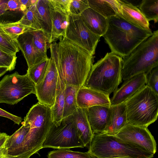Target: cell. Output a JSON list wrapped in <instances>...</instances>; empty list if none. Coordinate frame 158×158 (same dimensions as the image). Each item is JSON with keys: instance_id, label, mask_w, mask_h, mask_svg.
<instances>
[{"instance_id": "cell-39", "label": "cell", "mask_w": 158, "mask_h": 158, "mask_svg": "<svg viewBox=\"0 0 158 158\" xmlns=\"http://www.w3.org/2000/svg\"><path fill=\"white\" fill-rule=\"evenodd\" d=\"M0 116L5 117L13 121L15 124L19 125L22 120L21 117L13 114L0 108Z\"/></svg>"}, {"instance_id": "cell-1", "label": "cell", "mask_w": 158, "mask_h": 158, "mask_svg": "<svg viewBox=\"0 0 158 158\" xmlns=\"http://www.w3.org/2000/svg\"><path fill=\"white\" fill-rule=\"evenodd\" d=\"M51 58L59 77L65 85L80 88L84 86L94 61L90 54L65 37L50 46Z\"/></svg>"}, {"instance_id": "cell-18", "label": "cell", "mask_w": 158, "mask_h": 158, "mask_svg": "<svg viewBox=\"0 0 158 158\" xmlns=\"http://www.w3.org/2000/svg\"><path fill=\"white\" fill-rule=\"evenodd\" d=\"M80 16L85 24L93 33L100 37L105 33L108 26L107 18L89 7Z\"/></svg>"}, {"instance_id": "cell-14", "label": "cell", "mask_w": 158, "mask_h": 158, "mask_svg": "<svg viewBox=\"0 0 158 158\" xmlns=\"http://www.w3.org/2000/svg\"><path fill=\"white\" fill-rule=\"evenodd\" d=\"M110 106H96L84 108L94 134L105 132L108 124Z\"/></svg>"}, {"instance_id": "cell-4", "label": "cell", "mask_w": 158, "mask_h": 158, "mask_svg": "<svg viewBox=\"0 0 158 158\" xmlns=\"http://www.w3.org/2000/svg\"><path fill=\"white\" fill-rule=\"evenodd\" d=\"M22 123H28L30 127L19 157L30 158L42 148L52 123L51 107L38 102L31 107Z\"/></svg>"}, {"instance_id": "cell-27", "label": "cell", "mask_w": 158, "mask_h": 158, "mask_svg": "<svg viewBox=\"0 0 158 158\" xmlns=\"http://www.w3.org/2000/svg\"><path fill=\"white\" fill-rule=\"evenodd\" d=\"M28 31L32 36L33 42L36 48L42 53L47 55V50L51 44L50 35L42 30L31 29Z\"/></svg>"}, {"instance_id": "cell-40", "label": "cell", "mask_w": 158, "mask_h": 158, "mask_svg": "<svg viewBox=\"0 0 158 158\" xmlns=\"http://www.w3.org/2000/svg\"><path fill=\"white\" fill-rule=\"evenodd\" d=\"M9 135L5 133H0V149L5 146Z\"/></svg>"}, {"instance_id": "cell-12", "label": "cell", "mask_w": 158, "mask_h": 158, "mask_svg": "<svg viewBox=\"0 0 158 158\" xmlns=\"http://www.w3.org/2000/svg\"><path fill=\"white\" fill-rule=\"evenodd\" d=\"M58 74L53 61L50 58L45 75L42 80L35 85V95L38 102L52 107L56 96Z\"/></svg>"}, {"instance_id": "cell-26", "label": "cell", "mask_w": 158, "mask_h": 158, "mask_svg": "<svg viewBox=\"0 0 158 158\" xmlns=\"http://www.w3.org/2000/svg\"><path fill=\"white\" fill-rule=\"evenodd\" d=\"M79 88L74 86L65 85L63 118L73 114L78 107L77 95Z\"/></svg>"}, {"instance_id": "cell-6", "label": "cell", "mask_w": 158, "mask_h": 158, "mask_svg": "<svg viewBox=\"0 0 158 158\" xmlns=\"http://www.w3.org/2000/svg\"><path fill=\"white\" fill-rule=\"evenodd\" d=\"M158 66V30L122 58V76L125 81L135 75L144 73L147 76Z\"/></svg>"}, {"instance_id": "cell-32", "label": "cell", "mask_w": 158, "mask_h": 158, "mask_svg": "<svg viewBox=\"0 0 158 158\" xmlns=\"http://www.w3.org/2000/svg\"><path fill=\"white\" fill-rule=\"evenodd\" d=\"M48 158H94L88 152L73 151L69 149H60L50 151Z\"/></svg>"}, {"instance_id": "cell-16", "label": "cell", "mask_w": 158, "mask_h": 158, "mask_svg": "<svg viewBox=\"0 0 158 158\" xmlns=\"http://www.w3.org/2000/svg\"><path fill=\"white\" fill-rule=\"evenodd\" d=\"M17 41L19 50L26 60L28 69L48 57L47 55L42 53L35 47L32 36L29 31L20 35L17 39Z\"/></svg>"}, {"instance_id": "cell-22", "label": "cell", "mask_w": 158, "mask_h": 158, "mask_svg": "<svg viewBox=\"0 0 158 158\" xmlns=\"http://www.w3.org/2000/svg\"><path fill=\"white\" fill-rule=\"evenodd\" d=\"M52 23L51 43L57 39L65 37L66 30L69 24V15H63L55 10L48 2Z\"/></svg>"}, {"instance_id": "cell-41", "label": "cell", "mask_w": 158, "mask_h": 158, "mask_svg": "<svg viewBox=\"0 0 158 158\" xmlns=\"http://www.w3.org/2000/svg\"><path fill=\"white\" fill-rule=\"evenodd\" d=\"M122 1L125 3L139 8L143 0H122Z\"/></svg>"}, {"instance_id": "cell-20", "label": "cell", "mask_w": 158, "mask_h": 158, "mask_svg": "<svg viewBox=\"0 0 158 158\" xmlns=\"http://www.w3.org/2000/svg\"><path fill=\"white\" fill-rule=\"evenodd\" d=\"M21 123L22 126L12 135L9 136L5 145L8 154L15 158L21 154L25 138L30 127L28 123L22 122Z\"/></svg>"}, {"instance_id": "cell-7", "label": "cell", "mask_w": 158, "mask_h": 158, "mask_svg": "<svg viewBox=\"0 0 158 158\" xmlns=\"http://www.w3.org/2000/svg\"><path fill=\"white\" fill-rule=\"evenodd\" d=\"M124 103L127 124L147 127L157 119L158 95L146 85Z\"/></svg>"}, {"instance_id": "cell-24", "label": "cell", "mask_w": 158, "mask_h": 158, "mask_svg": "<svg viewBox=\"0 0 158 158\" xmlns=\"http://www.w3.org/2000/svg\"><path fill=\"white\" fill-rule=\"evenodd\" d=\"M65 89V85L58 77L54 103L51 107L52 123L56 126L59 125L63 119Z\"/></svg>"}, {"instance_id": "cell-44", "label": "cell", "mask_w": 158, "mask_h": 158, "mask_svg": "<svg viewBox=\"0 0 158 158\" xmlns=\"http://www.w3.org/2000/svg\"><path fill=\"white\" fill-rule=\"evenodd\" d=\"M8 71L9 69L6 67H0V77Z\"/></svg>"}, {"instance_id": "cell-25", "label": "cell", "mask_w": 158, "mask_h": 158, "mask_svg": "<svg viewBox=\"0 0 158 158\" xmlns=\"http://www.w3.org/2000/svg\"><path fill=\"white\" fill-rule=\"evenodd\" d=\"M36 3L23 13V16L19 21L30 30H43L41 18L36 8Z\"/></svg>"}, {"instance_id": "cell-2", "label": "cell", "mask_w": 158, "mask_h": 158, "mask_svg": "<svg viewBox=\"0 0 158 158\" xmlns=\"http://www.w3.org/2000/svg\"><path fill=\"white\" fill-rule=\"evenodd\" d=\"M106 31L102 36L111 52L123 58L152 34L151 30H144L116 15L107 18Z\"/></svg>"}, {"instance_id": "cell-15", "label": "cell", "mask_w": 158, "mask_h": 158, "mask_svg": "<svg viewBox=\"0 0 158 158\" xmlns=\"http://www.w3.org/2000/svg\"><path fill=\"white\" fill-rule=\"evenodd\" d=\"M78 107L86 108L96 106H111L109 96L94 89L83 86L77 95Z\"/></svg>"}, {"instance_id": "cell-42", "label": "cell", "mask_w": 158, "mask_h": 158, "mask_svg": "<svg viewBox=\"0 0 158 158\" xmlns=\"http://www.w3.org/2000/svg\"><path fill=\"white\" fill-rule=\"evenodd\" d=\"M0 158H15V157L9 155L4 146L0 149Z\"/></svg>"}, {"instance_id": "cell-9", "label": "cell", "mask_w": 158, "mask_h": 158, "mask_svg": "<svg viewBox=\"0 0 158 158\" xmlns=\"http://www.w3.org/2000/svg\"><path fill=\"white\" fill-rule=\"evenodd\" d=\"M84 147L77 135L72 115L63 118L58 126L52 123L42 145V148L57 149Z\"/></svg>"}, {"instance_id": "cell-3", "label": "cell", "mask_w": 158, "mask_h": 158, "mask_svg": "<svg viewBox=\"0 0 158 158\" xmlns=\"http://www.w3.org/2000/svg\"><path fill=\"white\" fill-rule=\"evenodd\" d=\"M122 57L107 52L93 64L83 86L109 96L122 81Z\"/></svg>"}, {"instance_id": "cell-31", "label": "cell", "mask_w": 158, "mask_h": 158, "mask_svg": "<svg viewBox=\"0 0 158 158\" xmlns=\"http://www.w3.org/2000/svg\"><path fill=\"white\" fill-rule=\"evenodd\" d=\"M0 28L6 34L16 40L20 35L30 30L19 21L9 23L0 22Z\"/></svg>"}, {"instance_id": "cell-13", "label": "cell", "mask_w": 158, "mask_h": 158, "mask_svg": "<svg viewBox=\"0 0 158 158\" xmlns=\"http://www.w3.org/2000/svg\"><path fill=\"white\" fill-rule=\"evenodd\" d=\"M147 78V75L141 73L124 81L113 93L110 99L111 106L124 103L146 85Z\"/></svg>"}, {"instance_id": "cell-43", "label": "cell", "mask_w": 158, "mask_h": 158, "mask_svg": "<svg viewBox=\"0 0 158 158\" xmlns=\"http://www.w3.org/2000/svg\"><path fill=\"white\" fill-rule=\"evenodd\" d=\"M8 0H0V12H3L6 10V3Z\"/></svg>"}, {"instance_id": "cell-10", "label": "cell", "mask_w": 158, "mask_h": 158, "mask_svg": "<svg viewBox=\"0 0 158 158\" xmlns=\"http://www.w3.org/2000/svg\"><path fill=\"white\" fill-rule=\"evenodd\" d=\"M65 37L90 54L93 55L100 36L90 31L80 15L69 14Z\"/></svg>"}, {"instance_id": "cell-30", "label": "cell", "mask_w": 158, "mask_h": 158, "mask_svg": "<svg viewBox=\"0 0 158 158\" xmlns=\"http://www.w3.org/2000/svg\"><path fill=\"white\" fill-rule=\"evenodd\" d=\"M149 22L158 20V0H143L138 8Z\"/></svg>"}, {"instance_id": "cell-33", "label": "cell", "mask_w": 158, "mask_h": 158, "mask_svg": "<svg viewBox=\"0 0 158 158\" xmlns=\"http://www.w3.org/2000/svg\"><path fill=\"white\" fill-rule=\"evenodd\" d=\"M0 48L8 53L16 55L19 51L17 40L11 37L0 28Z\"/></svg>"}, {"instance_id": "cell-38", "label": "cell", "mask_w": 158, "mask_h": 158, "mask_svg": "<svg viewBox=\"0 0 158 158\" xmlns=\"http://www.w3.org/2000/svg\"><path fill=\"white\" fill-rule=\"evenodd\" d=\"M19 10L24 13L27 10L22 5L20 0H8L6 5V10Z\"/></svg>"}, {"instance_id": "cell-8", "label": "cell", "mask_w": 158, "mask_h": 158, "mask_svg": "<svg viewBox=\"0 0 158 158\" xmlns=\"http://www.w3.org/2000/svg\"><path fill=\"white\" fill-rule=\"evenodd\" d=\"M35 84L27 74L17 72L6 75L0 81V103H17L28 95L35 94Z\"/></svg>"}, {"instance_id": "cell-37", "label": "cell", "mask_w": 158, "mask_h": 158, "mask_svg": "<svg viewBox=\"0 0 158 158\" xmlns=\"http://www.w3.org/2000/svg\"><path fill=\"white\" fill-rule=\"evenodd\" d=\"M146 85L158 95V66L153 69L147 76Z\"/></svg>"}, {"instance_id": "cell-36", "label": "cell", "mask_w": 158, "mask_h": 158, "mask_svg": "<svg viewBox=\"0 0 158 158\" xmlns=\"http://www.w3.org/2000/svg\"><path fill=\"white\" fill-rule=\"evenodd\" d=\"M89 7L88 0H72L69 8V14L80 15Z\"/></svg>"}, {"instance_id": "cell-5", "label": "cell", "mask_w": 158, "mask_h": 158, "mask_svg": "<svg viewBox=\"0 0 158 158\" xmlns=\"http://www.w3.org/2000/svg\"><path fill=\"white\" fill-rule=\"evenodd\" d=\"M88 151L94 158H152L154 154L115 135L94 134Z\"/></svg>"}, {"instance_id": "cell-45", "label": "cell", "mask_w": 158, "mask_h": 158, "mask_svg": "<svg viewBox=\"0 0 158 158\" xmlns=\"http://www.w3.org/2000/svg\"></svg>"}, {"instance_id": "cell-29", "label": "cell", "mask_w": 158, "mask_h": 158, "mask_svg": "<svg viewBox=\"0 0 158 158\" xmlns=\"http://www.w3.org/2000/svg\"><path fill=\"white\" fill-rule=\"evenodd\" d=\"M48 57L43 59L39 62L28 69L27 74L35 85L44 78L50 61Z\"/></svg>"}, {"instance_id": "cell-11", "label": "cell", "mask_w": 158, "mask_h": 158, "mask_svg": "<svg viewBox=\"0 0 158 158\" xmlns=\"http://www.w3.org/2000/svg\"><path fill=\"white\" fill-rule=\"evenodd\" d=\"M115 135L123 141L135 144L154 155L156 152V141L147 127L127 124Z\"/></svg>"}, {"instance_id": "cell-19", "label": "cell", "mask_w": 158, "mask_h": 158, "mask_svg": "<svg viewBox=\"0 0 158 158\" xmlns=\"http://www.w3.org/2000/svg\"><path fill=\"white\" fill-rule=\"evenodd\" d=\"M127 124L125 103L111 106L108 126L104 133L115 135Z\"/></svg>"}, {"instance_id": "cell-21", "label": "cell", "mask_w": 158, "mask_h": 158, "mask_svg": "<svg viewBox=\"0 0 158 158\" xmlns=\"http://www.w3.org/2000/svg\"><path fill=\"white\" fill-rule=\"evenodd\" d=\"M78 137L85 147L87 146L94 135L84 108L78 107L72 114Z\"/></svg>"}, {"instance_id": "cell-35", "label": "cell", "mask_w": 158, "mask_h": 158, "mask_svg": "<svg viewBox=\"0 0 158 158\" xmlns=\"http://www.w3.org/2000/svg\"><path fill=\"white\" fill-rule=\"evenodd\" d=\"M72 0H48L49 3L55 10L66 15H69V8Z\"/></svg>"}, {"instance_id": "cell-17", "label": "cell", "mask_w": 158, "mask_h": 158, "mask_svg": "<svg viewBox=\"0 0 158 158\" xmlns=\"http://www.w3.org/2000/svg\"><path fill=\"white\" fill-rule=\"evenodd\" d=\"M118 16L136 27L144 30H149V22L139 9L135 6L118 0Z\"/></svg>"}, {"instance_id": "cell-28", "label": "cell", "mask_w": 158, "mask_h": 158, "mask_svg": "<svg viewBox=\"0 0 158 158\" xmlns=\"http://www.w3.org/2000/svg\"><path fill=\"white\" fill-rule=\"evenodd\" d=\"M36 6L41 18L43 30L51 36L52 23L48 0H38Z\"/></svg>"}, {"instance_id": "cell-46", "label": "cell", "mask_w": 158, "mask_h": 158, "mask_svg": "<svg viewBox=\"0 0 158 158\" xmlns=\"http://www.w3.org/2000/svg\"></svg>"}, {"instance_id": "cell-23", "label": "cell", "mask_w": 158, "mask_h": 158, "mask_svg": "<svg viewBox=\"0 0 158 158\" xmlns=\"http://www.w3.org/2000/svg\"><path fill=\"white\" fill-rule=\"evenodd\" d=\"M89 6L106 18L118 15V0H88Z\"/></svg>"}, {"instance_id": "cell-34", "label": "cell", "mask_w": 158, "mask_h": 158, "mask_svg": "<svg viewBox=\"0 0 158 158\" xmlns=\"http://www.w3.org/2000/svg\"><path fill=\"white\" fill-rule=\"evenodd\" d=\"M17 57L16 54L8 53L0 48V67H6L9 71L15 68Z\"/></svg>"}]
</instances>
